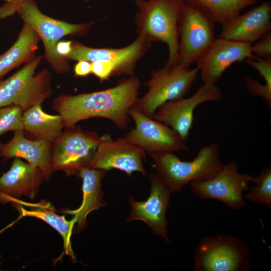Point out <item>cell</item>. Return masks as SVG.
<instances>
[{
  "label": "cell",
  "mask_w": 271,
  "mask_h": 271,
  "mask_svg": "<svg viewBox=\"0 0 271 271\" xmlns=\"http://www.w3.org/2000/svg\"><path fill=\"white\" fill-rule=\"evenodd\" d=\"M271 5L263 2L222 26L219 38L252 44L270 33Z\"/></svg>",
  "instance_id": "obj_18"
},
{
  "label": "cell",
  "mask_w": 271,
  "mask_h": 271,
  "mask_svg": "<svg viewBox=\"0 0 271 271\" xmlns=\"http://www.w3.org/2000/svg\"><path fill=\"white\" fill-rule=\"evenodd\" d=\"M199 69H190L179 63L165 66L153 71L145 83L148 91L138 98L134 106L145 115L152 117L157 109L163 103L183 98L195 82Z\"/></svg>",
  "instance_id": "obj_7"
},
{
  "label": "cell",
  "mask_w": 271,
  "mask_h": 271,
  "mask_svg": "<svg viewBox=\"0 0 271 271\" xmlns=\"http://www.w3.org/2000/svg\"><path fill=\"white\" fill-rule=\"evenodd\" d=\"M247 63L256 69L266 84L271 86V57L261 59H247Z\"/></svg>",
  "instance_id": "obj_28"
},
{
  "label": "cell",
  "mask_w": 271,
  "mask_h": 271,
  "mask_svg": "<svg viewBox=\"0 0 271 271\" xmlns=\"http://www.w3.org/2000/svg\"><path fill=\"white\" fill-rule=\"evenodd\" d=\"M145 151L125 137L113 140L107 133L100 136L96 151L88 167L107 171L117 169L131 176L134 172L145 176L143 160Z\"/></svg>",
  "instance_id": "obj_12"
},
{
  "label": "cell",
  "mask_w": 271,
  "mask_h": 271,
  "mask_svg": "<svg viewBox=\"0 0 271 271\" xmlns=\"http://www.w3.org/2000/svg\"><path fill=\"white\" fill-rule=\"evenodd\" d=\"M0 264H1V262H0Z\"/></svg>",
  "instance_id": "obj_34"
},
{
  "label": "cell",
  "mask_w": 271,
  "mask_h": 271,
  "mask_svg": "<svg viewBox=\"0 0 271 271\" xmlns=\"http://www.w3.org/2000/svg\"><path fill=\"white\" fill-rule=\"evenodd\" d=\"M115 66L110 62H91V74L97 77L101 82L108 79L112 75H115Z\"/></svg>",
  "instance_id": "obj_29"
},
{
  "label": "cell",
  "mask_w": 271,
  "mask_h": 271,
  "mask_svg": "<svg viewBox=\"0 0 271 271\" xmlns=\"http://www.w3.org/2000/svg\"><path fill=\"white\" fill-rule=\"evenodd\" d=\"M23 110L17 104H11L0 108V137L9 131L23 130Z\"/></svg>",
  "instance_id": "obj_26"
},
{
  "label": "cell",
  "mask_w": 271,
  "mask_h": 271,
  "mask_svg": "<svg viewBox=\"0 0 271 271\" xmlns=\"http://www.w3.org/2000/svg\"><path fill=\"white\" fill-rule=\"evenodd\" d=\"M17 13L42 41L45 58L53 70L58 74L68 72L70 69L68 60L57 54V43L66 36L86 34L93 23L73 24L53 19L42 13L34 0L26 2Z\"/></svg>",
  "instance_id": "obj_4"
},
{
  "label": "cell",
  "mask_w": 271,
  "mask_h": 271,
  "mask_svg": "<svg viewBox=\"0 0 271 271\" xmlns=\"http://www.w3.org/2000/svg\"><path fill=\"white\" fill-rule=\"evenodd\" d=\"M214 24L201 9L184 2L178 21V63L190 67L203 56L216 38Z\"/></svg>",
  "instance_id": "obj_9"
},
{
  "label": "cell",
  "mask_w": 271,
  "mask_h": 271,
  "mask_svg": "<svg viewBox=\"0 0 271 271\" xmlns=\"http://www.w3.org/2000/svg\"><path fill=\"white\" fill-rule=\"evenodd\" d=\"M5 3L0 6V19L7 18L17 13L20 7L28 0H3Z\"/></svg>",
  "instance_id": "obj_31"
},
{
  "label": "cell",
  "mask_w": 271,
  "mask_h": 271,
  "mask_svg": "<svg viewBox=\"0 0 271 271\" xmlns=\"http://www.w3.org/2000/svg\"><path fill=\"white\" fill-rule=\"evenodd\" d=\"M42 59L38 56L8 78L0 80V108L15 104L24 111L52 96L49 71L44 69L36 72Z\"/></svg>",
  "instance_id": "obj_6"
},
{
  "label": "cell",
  "mask_w": 271,
  "mask_h": 271,
  "mask_svg": "<svg viewBox=\"0 0 271 271\" xmlns=\"http://www.w3.org/2000/svg\"><path fill=\"white\" fill-rule=\"evenodd\" d=\"M253 54L264 58H268L271 55V34L269 33L260 39V41L251 45Z\"/></svg>",
  "instance_id": "obj_30"
},
{
  "label": "cell",
  "mask_w": 271,
  "mask_h": 271,
  "mask_svg": "<svg viewBox=\"0 0 271 271\" xmlns=\"http://www.w3.org/2000/svg\"><path fill=\"white\" fill-rule=\"evenodd\" d=\"M23 122L25 136L32 140L52 143L64 128L61 115L45 112L41 103L35 104L23 111Z\"/></svg>",
  "instance_id": "obj_22"
},
{
  "label": "cell",
  "mask_w": 271,
  "mask_h": 271,
  "mask_svg": "<svg viewBox=\"0 0 271 271\" xmlns=\"http://www.w3.org/2000/svg\"><path fill=\"white\" fill-rule=\"evenodd\" d=\"M151 41L143 33H138L136 40L123 48H93L79 42L72 41V49L66 57L67 60H86L90 62L102 61L113 64L115 75L131 76L138 61L151 47Z\"/></svg>",
  "instance_id": "obj_13"
},
{
  "label": "cell",
  "mask_w": 271,
  "mask_h": 271,
  "mask_svg": "<svg viewBox=\"0 0 271 271\" xmlns=\"http://www.w3.org/2000/svg\"><path fill=\"white\" fill-rule=\"evenodd\" d=\"M154 162L156 174L171 194L180 192L193 181L205 180L215 175L224 164L218 145L214 143L201 148L190 161L181 160L173 152L149 154Z\"/></svg>",
  "instance_id": "obj_2"
},
{
  "label": "cell",
  "mask_w": 271,
  "mask_h": 271,
  "mask_svg": "<svg viewBox=\"0 0 271 271\" xmlns=\"http://www.w3.org/2000/svg\"><path fill=\"white\" fill-rule=\"evenodd\" d=\"M150 181V194L146 200L139 201L129 197L130 210L127 221L140 220L145 222L156 235L169 243L166 213L171 194L156 173L151 174Z\"/></svg>",
  "instance_id": "obj_15"
},
{
  "label": "cell",
  "mask_w": 271,
  "mask_h": 271,
  "mask_svg": "<svg viewBox=\"0 0 271 271\" xmlns=\"http://www.w3.org/2000/svg\"><path fill=\"white\" fill-rule=\"evenodd\" d=\"M234 160L224 164L212 178L190 183L193 194L203 199H212L224 203L231 210H240L246 205L243 192L249 190L253 177L241 173Z\"/></svg>",
  "instance_id": "obj_10"
},
{
  "label": "cell",
  "mask_w": 271,
  "mask_h": 271,
  "mask_svg": "<svg viewBox=\"0 0 271 271\" xmlns=\"http://www.w3.org/2000/svg\"><path fill=\"white\" fill-rule=\"evenodd\" d=\"M140 80L131 76L109 88L76 95L61 94L52 102V108L62 118L64 128L92 117L112 121L119 129H125L130 121L129 111L138 99Z\"/></svg>",
  "instance_id": "obj_1"
},
{
  "label": "cell",
  "mask_w": 271,
  "mask_h": 271,
  "mask_svg": "<svg viewBox=\"0 0 271 271\" xmlns=\"http://www.w3.org/2000/svg\"><path fill=\"white\" fill-rule=\"evenodd\" d=\"M245 85L253 95L260 97L264 100L269 108L271 107V86L262 84L250 77L245 79Z\"/></svg>",
  "instance_id": "obj_27"
},
{
  "label": "cell",
  "mask_w": 271,
  "mask_h": 271,
  "mask_svg": "<svg viewBox=\"0 0 271 271\" xmlns=\"http://www.w3.org/2000/svg\"><path fill=\"white\" fill-rule=\"evenodd\" d=\"M138 9L135 23L138 33L151 41L165 43L169 51L166 65L178 63V21L183 0H135Z\"/></svg>",
  "instance_id": "obj_3"
},
{
  "label": "cell",
  "mask_w": 271,
  "mask_h": 271,
  "mask_svg": "<svg viewBox=\"0 0 271 271\" xmlns=\"http://www.w3.org/2000/svg\"><path fill=\"white\" fill-rule=\"evenodd\" d=\"M222 99V92L215 84L203 83L189 97H183L162 104L157 109L152 118L172 128L186 143L193 125L196 107L204 102L220 101Z\"/></svg>",
  "instance_id": "obj_11"
},
{
  "label": "cell",
  "mask_w": 271,
  "mask_h": 271,
  "mask_svg": "<svg viewBox=\"0 0 271 271\" xmlns=\"http://www.w3.org/2000/svg\"><path fill=\"white\" fill-rule=\"evenodd\" d=\"M75 76L84 77L91 74V63L86 60H79L74 65Z\"/></svg>",
  "instance_id": "obj_32"
},
{
  "label": "cell",
  "mask_w": 271,
  "mask_h": 271,
  "mask_svg": "<svg viewBox=\"0 0 271 271\" xmlns=\"http://www.w3.org/2000/svg\"><path fill=\"white\" fill-rule=\"evenodd\" d=\"M11 203L21 216L40 219L55 229L62 237L65 254L70 256L73 260H75L71 241L72 231L76 225L75 218L67 220L64 215L58 214L54 207L44 200L33 203L16 199Z\"/></svg>",
  "instance_id": "obj_21"
},
{
  "label": "cell",
  "mask_w": 271,
  "mask_h": 271,
  "mask_svg": "<svg viewBox=\"0 0 271 271\" xmlns=\"http://www.w3.org/2000/svg\"><path fill=\"white\" fill-rule=\"evenodd\" d=\"M40 40L32 27L25 23L17 40L0 55V80L13 69L33 59Z\"/></svg>",
  "instance_id": "obj_23"
},
{
  "label": "cell",
  "mask_w": 271,
  "mask_h": 271,
  "mask_svg": "<svg viewBox=\"0 0 271 271\" xmlns=\"http://www.w3.org/2000/svg\"><path fill=\"white\" fill-rule=\"evenodd\" d=\"M71 49L72 41H59L56 47L57 54L65 59L69 54Z\"/></svg>",
  "instance_id": "obj_33"
},
{
  "label": "cell",
  "mask_w": 271,
  "mask_h": 271,
  "mask_svg": "<svg viewBox=\"0 0 271 271\" xmlns=\"http://www.w3.org/2000/svg\"><path fill=\"white\" fill-rule=\"evenodd\" d=\"M252 182L255 185L251 186L249 191L243 194L246 200L261 203L271 208V168H262L259 174L253 177Z\"/></svg>",
  "instance_id": "obj_25"
},
{
  "label": "cell",
  "mask_w": 271,
  "mask_h": 271,
  "mask_svg": "<svg viewBox=\"0 0 271 271\" xmlns=\"http://www.w3.org/2000/svg\"><path fill=\"white\" fill-rule=\"evenodd\" d=\"M129 116L135 123L134 128L124 137L143 149L146 153L188 151V147L172 128L148 116L133 107Z\"/></svg>",
  "instance_id": "obj_14"
},
{
  "label": "cell",
  "mask_w": 271,
  "mask_h": 271,
  "mask_svg": "<svg viewBox=\"0 0 271 271\" xmlns=\"http://www.w3.org/2000/svg\"><path fill=\"white\" fill-rule=\"evenodd\" d=\"M252 44L216 38L213 44L196 62L204 83L215 84L232 64L244 59H254Z\"/></svg>",
  "instance_id": "obj_16"
},
{
  "label": "cell",
  "mask_w": 271,
  "mask_h": 271,
  "mask_svg": "<svg viewBox=\"0 0 271 271\" xmlns=\"http://www.w3.org/2000/svg\"><path fill=\"white\" fill-rule=\"evenodd\" d=\"M205 12L215 23L224 26L240 14L241 11L257 0H183Z\"/></svg>",
  "instance_id": "obj_24"
},
{
  "label": "cell",
  "mask_w": 271,
  "mask_h": 271,
  "mask_svg": "<svg viewBox=\"0 0 271 271\" xmlns=\"http://www.w3.org/2000/svg\"><path fill=\"white\" fill-rule=\"evenodd\" d=\"M106 171L84 167L81 169L78 177L82 180V201L76 209H65L64 213L72 215L76 219V225L78 232L82 230L87 225V216L92 211L106 205L103 199L102 179Z\"/></svg>",
  "instance_id": "obj_20"
},
{
  "label": "cell",
  "mask_w": 271,
  "mask_h": 271,
  "mask_svg": "<svg viewBox=\"0 0 271 271\" xmlns=\"http://www.w3.org/2000/svg\"><path fill=\"white\" fill-rule=\"evenodd\" d=\"M250 263L248 245L228 234L204 237L193 255L196 271H246Z\"/></svg>",
  "instance_id": "obj_5"
},
{
  "label": "cell",
  "mask_w": 271,
  "mask_h": 271,
  "mask_svg": "<svg viewBox=\"0 0 271 271\" xmlns=\"http://www.w3.org/2000/svg\"><path fill=\"white\" fill-rule=\"evenodd\" d=\"M51 143L46 141L32 140L27 138L23 130L14 132L10 141L0 142V157L5 160L20 158L39 168L45 180L51 178Z\"/></svg>",
  "instance_id": "obj_19"
},
{
  "label": "cell",
  "mask_w": 271,
  "mask_h": 271,
  "mask_svg": "<svg viewBox=\"0 0 271 271\" xmlns=\"http://www.w3.org/2000/svg\"><path fill=\"white\" fill-rule=\"evenodd\" d=\"M51 143L53 173L63 171L68 176H78L81 169L88 167L97 149L100 136L96 131L75 125L64 128Z\"/></svg>",
  "instance_id": "obj_8"
},
{
  "label": "cell",
  "mask_w": 271,
  "mask_h": 271,
  "mask_svg": "<svg viewBox=\"0 0 271 271\" xmlns=\"http://www.w3.org/2000/svg\"><path fill=\"white\" fill-rule=\"evenodd\" d=\"M45 180L42 171L20 158L0 176V203L6 204L22 197L34 199Z\"/></svg>",
  "instance_id": "obj_17"
}]
</instances>
